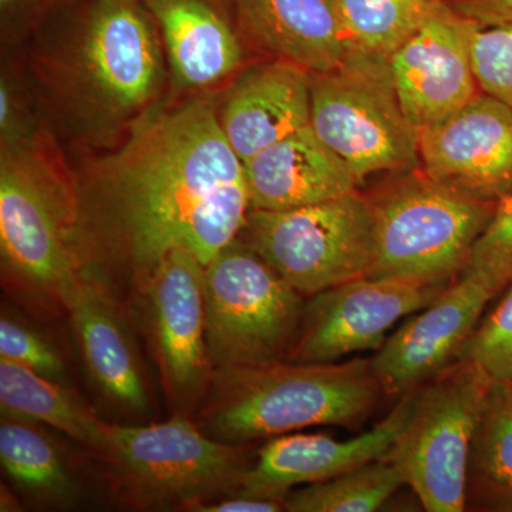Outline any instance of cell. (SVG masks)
I'll return each mask as SVG.
<instances>
[{
  "instance_id": "6da1fadb",
  "label": "cell",
  "mask_w": 512,
  "mask_h": 512,
  "mask_svg": "<svg viewBox=\"0 0 512 512\" xmlns=\"http://www.w3.org/2000/svg\"><path fill=\"white\" fill-rule=\"evenodd\" d=\"M77 178L90 271L130 301L175 248L210 264L251 210L244 163L207 99L151 110Z\"/></svg>"
},
{
  "instance_id": "7a4b0ae2",
  "label": "cell",
  "mask_w": 512,
  "mask_h": 512,
  "mask_svg": "<svg viewBox=\"0 0 512 512\" xmlns=\"http://www.w3.org/2000/svg\"><path fill=\"white\" fill-rule=\"evenodd\" d=\"M140 2L96 0L33 55L47 110L84 147H116L163 93V40Z\"/></svg>"
},
{
  "instance_id": "3957f363",
  "label": "cell",
  "mask_w": 512,
  "mask_h": 512,
  "mask_svg": "<svg viewBox=\"0 0 512 512\" xmlns=\"http://www.w3.org/2000/svg\"><path fill=\"white\" fill-rule=\"evenodd\" d=\"M0 265L9 298L47 320L90 271L79 178L43 128L0 153Z\"/></svg>"
},
{
  "instance_id": "277c9868",
  "label": "cell",
  "mask_w": 512,
  "mask_h": 512,
  "mask_svg": "<svg viewBox=\"0 0 512 512\" xmlns=\"http://www.w3.org/2000/svg\"><path fill=\"white\" fill-rule=\"evenodd\" d=\"M382 386L370 360L291 363L215 370L192 419L211 439L244 446L315 426H356Z\"/></svg>"
},
{
  "instance_id": "5b68a950",
  "label": "cell",
  "mask_w": 512,
  "mask_h": 512,
  "mask_svg": "<svg viewBox=\"0 0 512 512\" xmlns=\"http://www.w3.org/2000/svg\"><path fill=\"white\" fill-rule=\"evenodd\" d=\"M251 444L211 439L192 417L160 423H104L90 451L99 461L111 498L136 511H188L237 490L251 467Z\"/></svg>"
},
{
  "instance_id": "8992f818",
  "label": "cell",
  "mask_w": 512,
  "mask_h": 512,
  "mask_svg": "<svg viewBox=\"0 0 512 512\" xmlns=\"http://www.w3.org/2000/svg\"><path fill=\"white\" fill-rule=\"evenodd\" d=\"M373 259L367 276L450 285L470 264L497 205L406 171L369 198Z\"/></svg>"
},
{
  "instance_id": "52a82bcc",
  "label": "cell",
  "mask_w": 512,
  "mask_h": 512,
  "mask_svg": "<svg viewBox=\"0 0 512 512\" xmlns=\"http://www.w3.org/2000/svg\"><path fill=\"white\" fill-rule=\"evenodd\" d=\"M311 126L359 184L380 171L420 168V131L382 57L355 50L338 69L311 74Z\"/></svg>"
},
{
  "instance_id": "ba28073f",
  "label": "cell",
  "mask_w": 512,
  "mask_h": 512,
  "mask_svg": "<svg viewBox=\"0 0 512 512\" xmlns=\"http://www.w3.org/2000/svg\"><path fill=\"white\" fill-rule=\"evenodd\" d=\"M205 335L215 370L286 360L305 296L241 239L205 265Z\"/></svg>"
},
{
  "instance_id": "9c48e42d",
  "label": "cell",
  "mask_w": 512,
  "mask_h": 512,
  "mask_svg": "<svg viewBox=\"0 0 512 512\" xmlns=\"http://www.w3.org/2000/svg\"><path fill=\"white\" fill-rule=\"evenodd\" d=\"M292 288L316 293L369 274L373 214L369 198L353 191L292 210H249L238 235Z\"/></svg>"
},
{
  "instance_id": "30bf717a",
  "label": "cell",
  "mask_w": 512,
  "mask_h": 512,
  "mask_svg": "<svg viewBox=\"0 0 512 512\" xmlns=\"http://www.w3.org/2000/svg\"><path fill=\"white\" fill-rule=\"evenodd\" d=\"M493 384L466 360L417 390L412 417L386 454L429 512L466 508L468 466Z\"/></svg>"
},
{
  "instance_id": "8fae6325",
  "label": "cell",
  "mask_w": 512,
  "mask_h": 512,
  "mask_svg": "<svg viewBox=\"0 0 512 512\" xmlns=\"http://www.w3.org/2000/svg\"><path fill=\"white\" fill-rule=\"evenodd\" d=\"M204 275L197 256L175 248L138 301L173 416L194 417L214 376L205 335Z\"/></svg>"
},
{
  "instance_id": "7c38bea8",
  "label": "cell",
  "mask_w": 512,
  "mask_h": 512,
  "mask_svg": "<svg viewBox=\"0 0 512 512\" xmlns=\"http://www.w3.org/2000/svg\"><path fill=\"white\" fill-rule=\"evenodd\" d=\"M447 286L366 275L316 293L305 302L286 360L335 363L353 353L379 350L400 319L429 306Z\"/></svg>"
},
{
  "instance_id": "4fadbf2b",
  "label": "cell",
  "mask_w": 512,
  "mask_h": 512,
  "mask_svg": "<svg viewBox=\"0 0 512 512\" xmlns=\"http://www.w3.org/2000/svg\"><path fill=\"white\" fill-rule=\"evenodd\" d=\"M420 170L485 202L512 197V109L477 93L463 109L420 131Z\"/></svg>"
},
{
  "instance_id": "5bb4252c",
  "label": "cell",
  "mask_w": 512,
  "mask_h": 512,
  "mask_svg": "<svg viewBox=\"0 0 512 512\" xmlns=\"http://www.w3.org/2000/svg\"><path fill=\"white\" fill-rule=\"evenodd\" d=\"M476 23L437 0L420 28L389 57L404 113L421 131L446 120L480 93L471 32Z\"/></svg>"
},
{
  "instance_id": "9a60e30c",
  "label": "cell",
  "mask_w": 512,
  "mask_h": 512,
  "mask_svg": "<svg viewBox=\"0 0 512 512\" xmlns=\"http://www.w3.org/2000/svg\"><path fill=\"white\" fill-rule=\"evenodd\" d=\"M126 313L114 289L87 271L70 296L66 315L87 377L101 399L121 416L143 421L153 404Z\"/></svg>"
},
{
  "instance_id": "2e32d148",
  "label": "cell",
  "mask_w": 512,
  "mask_h": 512,
  "mask_svg": "<svg viewBox=\"0 0 512 512\" xmlns=\"http://www.w3.org/2000/svg\"><path fill=\"white\" fill-rule=\"evenodd\" d=\"M495 293L477 276L461 274L426 308L400 326L370 360L387 394H406L441 375L460 357Z\"/></svg>"
},
{
  "instance_id": "e0dca14e",
  "label": "cell",
  "mask_w": 512,
  "mask_h": 512,
  "mask_svg": "<svg viewBox=\"0 0 512 512\" xmlns=\"http://www.w3.org/2000/svg\"><path fill=\"white\" fill-rule=\"evenodd\" d=\"M416 399L417 390L403 394L392 412L353 439L289 433L266 440L237 490L285 501L293 487L330 480L386 456L409 423Z\"/></svg>"
},
{
  "instance_id": "ac0fdd59",
  "label": "cell",
  "mask_w": 512,
  "mask_h": 512,
  "mask_svg": "<svg viewBox=\"0 0 512 512\" xmlns=\"http://www.w3.org/2000/svg\"><path fill=\"white\" fill-rule=\"evenodd\" d=\"M242 35L275 60L330 72L355 52L338 0H232Z\"/></svg>"
},
{
  "instance_id": "d6986e66",
  "label": "cell",
  "mask_w": 512,
  "mask_h": 512,
  "mask_svg": "<svg viewBox=\"0 0 512 512\" xmlns=\"http://www.w3.org/2000/svg\"><path fill=\"white\" fill-rule=\"evenodd\" d=\"M217 111L232 150L247 163L311 124V74L282 60L255 64L235 80Z\"/></svg>"
},
{
  "instance_id": "ffe728a7",
  "label": "cell",
  "mask_w": 512,
  "mask_h": 512,
  "mask_svg": "<svg viewBox=\"0 0 512 512\" xmlns=\"http://www.w3.org/2000/svg\"><path fill=\"white\" fill-rule=\"evenodd\" d=\"M252 210L281 211L335 200L356 191L348 165L311 124L244 163Z\"/></svg>"
},
{
  "instance_id": "44dd1931",
  "label": "cell",
  "mask_w": 512,
  "mask_h": 512,
  "mask_svg": "<svg viewBox=\"0 0 512 512\" xmlns=\"http://www.w3.org/2000/svg\"><path fill=\"white\" fill-rule=\"evenodd\" d=\"M144 5L156 19L171 76L181 89H210L241 67V39L211 0H146Z\"/></svg>"
},
{
  "instance_id": "7402d4cb",
  "label": "cell",
  "mask_w": 512,
  "mask_h": 512,
  "mask_svg": "<svg viewBox=\"0 0 512 512\" xmlns=\"http://www.w3.org/2000/svg\"><path fill=\"white\" fill-rule=\"evenodd\" d=\"M42 424L2 417L0 464L3 474L23 501L37 508H72L82 500L62 446Z\"/></svg>"
},
{
  "instance_id": "603a6c76",
  "label": "cell",
  "mask_w": 512,
  "mask_h": 512,
  "mask_svg": "<svg viewBox=\"0 0 512 512\" xmlns=\"http://www.w3.org/2000/svg\"><path fill=\"white\" fill-rule=\"evenodd\" d=\"M0 412L2 417L52 427L89 451L100 446L106 423L69 384L3 359H0Z\"/></svg>"
},
{
  "instance_id": "cb8c5ba5",
  "label": "cell",
  "mask_w": 512,
  "mask_h": 512,
  "mask_svg": "<svg viewBox=\"0 0 512 512\" xmlns=\"http://www.w3.org/2000/svg\"><path fill=\"white\" fill-rule=\"evenodd\" d=\"M403 484L399 466L382 457L330 480L291 491L285 507L291 512H373Z\"/></svg>"
},
{
  "instance_id": "d4e9b609",
  "label": "cell",
  "mask_w": 512,
  "mask_h": 512,
  "mask_svg": "<svg viewBox=\"0 0 512 512\" xmlns=\"http://www.w3.org/2000/svg\"><path fill=\"white\" fill-rule=\"evenodd\" d=\"M355 50L389 57L420 28L437 0H338Z\"/></svg>"
},
{
  "instance_id": "484cf974",
  "label": "cell",
  "mask_w": 512,
  "mask_h": 512,
  "mask_svg": "<svg viewBox=\"0 0 512 512\" xmlns=\"http://www.w3.org/2000/svg\"><path fill=\"white\" fill-rule=\"evenodd\" d=\"M473 450L484 487L512 503V402L503 386H491Z\"/></svg>"
},
{
  "instance_id": "4316f807",
  "label": "cell",
  "mask_w": 512,
  "mask_h": 512,
  "mask_svg": "<svg viewBox=\"0 0 512 512\" xmlns=\"http://www.w3.org/2000/svg\"><path fill=\"white\" fill-rule=\"evenodd\" d=\"M460 359L470 363L490 384L512 383V288L474 330Z\"/></svg>"
},
{
  "instance_id": "83f0119b",
  "label": "cell",
  "mask_w": 512,
  "mask_h": 512,
  "mask_svg": "<svg viewBox=\"0 0 512 512\" xmlns=\"http://www.w3.org/2000/svg\"><path fill=\"white\" fill-rule=\"evenodd\" d=\"M0 359L66 383V362L55 343L35 325L5 309V306L0 318Z\"/></svg>"
},
{
  "instance_id": "f1b7e54d",
  "label": "cell",
  "mask_w": 512,
  "mask_h": 512,
  "mask_svg": "<svg viewBox=\"0 0 512 512\" xmlns=\"http://www.w3.org/2000/svg\"><path fill=\"white\" fill-rule=\"evenodd\" d=\"M471 62L481 92L512 109V23L471 32Z\"/></svg>"
},
{
  "instance_id": "f546056e",
  "label": "cell",
  "mask_w": 512,
  "mask_h": 512,
  "mask_svg": "<svg viewBox=\"0 0 512 512\" xmlns=\"http://www.w3.org/2000/svg\"><path fill=\"white\" fill-rule=\"evenodd\" d=\"M463 274L477 276L495 295L512 285V197L498 202Z\"/></svg>"
},
{
  "instance_id": "4dcf8cb0",
  "label": "cell",
  "mask_w": 512,
  "mask_h": 512,
  "mask_svg": "<svg viewBox=\"0 0 512 512\" xmlns=\"http://www.w3.org/2000/svg\"><path fill=\"white\" fill-rule=\"evenodd\" d=\"M40 127L30 116L25 96L19 89L18 82L10 73H2L0 82V140L2 147L15 146L29 138L35 137Z\"/></svg>"
},
{
  "instance_id": "1f68e13d",
  "label": "cell",
  "mask_w": 512,
  "mask_h": 512,
  "mask_svg": "<svg viewBox=\"0 0 512 512\" xmlns=\"http://www.w3.org/2000/svg\"><path fill=\"white\" fill-rule=\"evenodd\" d=\"M286 511L285 501L272 500V498L255 497L241 493V491H229L220 497L204 501L194 505L190 512H279Z\"/></svg>"
},
{
  "instance_id": "d6a6232c",
  "label": "cell",
  "mask_w": 512,
  "mask_h": 512,
  "mask_svg": "<svg viewBox=\"0 0 512 512\" xmlns=\"http://www.w3.org/2000/svg\"><path fill=\"white\" fill-rule=\"evenodd\" d=\"M458 15L476 25H507L512 23V0H444Z\"/></svg>"
},
{
  "instance_id": "836d02e7",
  "label": "cell",
  "mask_w": 512,
  "mask_h": 512,
  "mask_svg": "<svg viewBox=\"0 0 512 512\" xmlns=\"http://www.w3.org/2000/svg\"><path fill=\"white\" fill-rule=\"evenodd\" d=\"M33 0H0V10H2L3 26L10 23V20L18 19L26 10L32 8Z\"/></svg>"
},
{
  "instance_id": "e575fe53",
  "label": "cell",
  "mask_w": 512,
  "mask_h": 512,
  "mask_svg": "<svg viewBox=\"0 0 512 512\" xmlns=\"http://www.w3.org/2000/svg\"><path fill=\"white\" fill-rule=\"evenodd\" d=\"M22 498L16 493L12 485L2 484L0 488V511L16 512L23 510Z\"/></svg>"
},
{
  "instance_id": "d590c367",
  "label": "cell",
  "mask_w": 512,
  "mask_h": 512,
  "mask_svg": "<svg viewBox=\"0 0 512 512\" xmlns=\"http://www.w3.org/2000/svg\"><path fill=\"white\" fill-rule=\"evenodd\" d=\"M505 394H507L508 399L512 402V383L507 384V386H503Z\"/></svg>"
},
{
  "instance_id": "8d00e7d4",
  "label": "cell",
  "mask_w": 512,
  "mask_h": 512,
  "mask_svg": "<svg viewBox=\"0 0 512 512\" xmlns=\"http://www.w3.org/2000/svg\"><path fill=\"white\" fill-rule=\"evenodd\" d=\"M141 2H146V0H141Z\"/></svg>"
}]
</instances>
